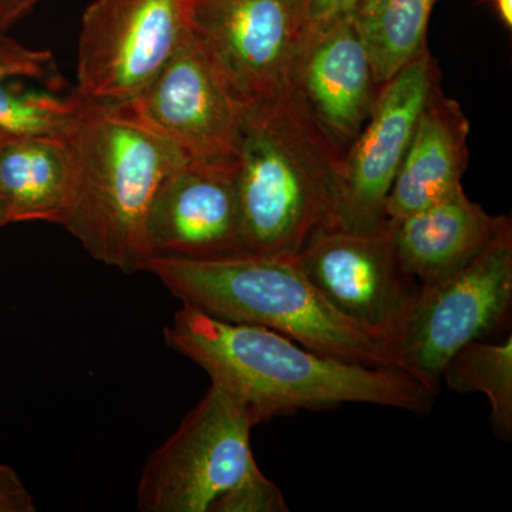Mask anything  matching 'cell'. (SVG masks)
I'll return each mask as SVG.
<instances>
[{"mask_svg":"<svg viewBox=\"0 0 512 512\" xmlns=\"http://www.w3.org/2000/svg\"><path fill=\"white\" fill-rule=\"evenodd\" d=\"M165 345L238 396L256 423L301 410L376 404L429 414L431 393L399 367H375L320 355L262 326L228 322L183 305L164 328Z\"/></svg>","mask_w":512,"mask_h":512,"instance_id":"6da1fadb","label":"cell"},{"mask_svg":"<svg viewBox=\"0 0 512 512\" xmlns=\"http://www.w3.org/2000/svg\"><path fill=\"white\" fill-rule=\"evenodd\" d=\"M143 271L156 276L183 305L214 318L275 330L320 355L404 370L393 343L336 311L296 254L150 256Z\"/></svg>","mask_w":512,"mask_h":512,"instance_id":"7a4b0ae2","label":"cell"},{"mask_svg":"<svg viewBox=\"0 0 512 512\" xmlns=\"http://www.w3.org/2000/svg\"><path fill=\"white\" fill-rule=\"evenodd\" d=\"M343 154L298 89L248 107L238 153L242 238L251 254H298L330 227Z\"/></svg>","mask_w":512,"mask_h":512,"instance_id":"3957f363","label":"cell"},{"mask_svg":"<svg viewBox=\"0 0 512 512\" xmlns=\"http://www.w3.org/2000/svg\"><path fill=\"white\" fill-rule=\"evenodd\" d=\"M66 141L72 184L59 225L96 261L124 274L143 271L148 208L187 158L127 104L86 101Z\"/></svg>","mask_w":512,"mask_h":512,"instance_id":"277c9868","label":"cell"},{"mask_svg":"<svg viewBox=\"0 0 512 512\" xmlns=\"http://www.w3.org/2000/svg\"><path fill=\"white\" fill-rule=\"evenodd\" d=\"M247 404L210 384L178 429L148 457L137 485L144 512H288L256 464Z\"/></svg>","mask_w":512,"mask_h":512,"instance_id":"5b68a950","label":"cell"},{"mask_svg":"<svg viewBox=\"0 0 512 512\" xmlns=\"http://www.w3.org/2000/svg\"><path fill=\"white\" fill-rule=\"evenodd\" d=\"M512 222L463 269L434 284L420 285L399 353L404 370L439 394L441 370L474 340L510 325Z\"/></svg>","mask_w":512,"mask_h":512,"instance_id":"8992f818","label":"cell"},{"mask_svg":"<svg viewBox=\"0 0 512 512\" xmlns=\"http://www.w3.org/2000/svg\"><path fill=\"white\" fill-rule=\"evenodd\" d=\"M192 0H94L83 13L74 93L87 103L136 99L191 30Z\"/></svg>","mask_w":512,"mask_h":512,"instance_id":"52a82bcc","label":"cell"},{"mask_svg":"<svg viewBox=\"0 0 512 512\" xmlns=\"http://www.w3.org/2000/svg\"><path fill=\"white\" fill-rule=\"evenodd\" d=\"M296 258L336 311L399 352L420 284L397 256L389 221L369 229L320 228Z\"/></svg>","mask_w":512,"mask_h":512,"instance_id":"ba28073f","label":"cell"},{"mask_svg":"<svg viewBox=\"0 0 512 512\" xmlns=\"http://www.w3.org/2000/svg\"><path fill=\"white\" fill-rule=\"evenodd\" d=\"M191 28L247 107L295 89L301 0H192Z\"/></svg>","mask_w":512,"mask_h":512,"instance_id":"9c48e42d","label":"cell"},{"mask_svg":"<svg viewBox=\"0 0 512 512\" xmlns=\"http://www.w3.org/2000/svg\"><path fill=\"white\" fill-rule=\"evenodd\" d=\"M441 84L429 47L380 87L375 109L343 154L335 220L330 227L369 229L386 221V201L417 121Z\"/></svg>","mask_w":512,"mask_h":512,"instance_id":"30bf717a","label":"cell"},{"mask_svg":"<svg viewBox=\"0 0 512 512\" xmlns=\"http://www.w3.org/2000/svg\"><path fill=\"white\" fill-rule=\"evenodd\" d=\"M124 104L187 160L238 157L248 107L192 28L150 86Z\"/></svg>","mask_w":512,"mask_h":512,"instance_id":"8fae6325","label":"cell"},{"mask_svg":"<svg viewBox=\"0 0 512 512\" xmlns=\"http://www.w3.org/2000/svg\"><path fill=\"white\" fill-rule=\"evenodd\" d=\"M146 244L150 256L210 259L247 254L238 157L187 160L174 168L148 208Z\"/></svg>","mask_w":512,"mask_h":512,"instance_id":"7c38bea8","label":"cell"},{"mask_svg":"<svg viewBox=\"0 0 512 512\" xmlns=\"http://www.w3.org/2000/svg\"><path fill=\"white\" fill-rule=\"evenodd\" d=\"M380 87L352 19H340L303 43L295 89L342 150L366 126Z\"/></svg>","mask_w":512,"mask_h":512,"instance_id":"4fadbf2b","label":"cell"},{"mask_svg":"<svg viewBox=\"0 0 512 512\" xmlns=\"http://www.w3.org/2000/svg\"><path fill=\"white\" fill-rule=\"evenodd\" d=\"M470 123L458 101L437 86L421 111L412 143L386 201V220L413 214L463 188Z\"/></svg>","mask_w":512,"mask_h":512,"instance_id":"5bb4252c","label":"cell"},{"mask_svg":"<svg viewBox=\"0 0 512 512\" xmlns=\"http://www.w3.org/2000/svg\"><path fill=\"white\" fill-rule=\"evenodd\" d=\"M508 217L488 214L460 188L424 210L387 221L403 268L420 285H429L470 264Z\"/></svg>","mask_w":512,"mask_h":512,"instance_id":"9a60e30c","label":"cell"},{"mask_svg":"<svg viewBox=\"0 0 512 512\" xmlns=\"http://www.w3.org/2000/svg\"><path fill=\"white\" fill-rule=\"evenodd\" d=\"M72 184L66 138L9 136L0 144V198L12 222L60 224Z\"/></svg>","mask_w":512,"mask_h":512,"instance_id":"2e32d148","label":"cell"},{"mask_svg":"<svg viewBox=\"0 0 512 512\" xmlns=\"http://www.w3.org/2000/svg\"><path fill=\"white\" fill-rule=\"evenodd\" d=\"M53 57L8 39L0 50V130L16 137L66 138L86 106L82 97L20 90L8 82L16 77L49 79Z\"/></svg>","mask_w":512,"mask_h":512,"instance_id":"e0dca14e","label":"cell"},{"mask_svg":"<svg viewBox=\"0 0 512 512\" xmlns=\"http://www.w3.org/2000/svg\"><path fill=\"white\" fill-rule=\"evenodd\" d=\"M439 0H362L353 25L365 43L377 82L383 84L429 47L427 32Z\"/></svg>","mask_w":512,"mask_h":512,"instance_id":"ac0fdd59","label":"cell"},{"mask_svg":"<svg viewBox=\"0 0 512 512\" xmlns=\"http://www.w3.org/2000/svg\"><path fill=\"white\" fill-rule=\"evenodd\" d=\"M440 380L460 394L483 393L497 439H512V338L500 343L474 340L457 350L441 370Z\"/></svg>","mask_w":512,"mask_h":512,"instance_id":"d6986e66","label":"cell"},{"mask_svg":"<svg viewBox=\"0 0 512 512\" xmlns=\"http://www.w3.org/2000/svg\"><path fill=\"white\" fill-rule=\"evenodd\" d=\"M362 0H301L302 47L306 40L333 25L350 18Z\"/></svg>","mask_w":512,"mask_h":512,"instance_id":"ffe728a7","label":"cell"},{"mask_svg":"<svg viewBox=\"0 0 512 512\" xmlns=\"http://www.w3.org/2000/svg\"><path fill=\"white\" fill-rule=\"evenodd\" d=\"M32 494L8 464L0 463V512H35Z\"/></svg>","mask_w":512,"mask_h":512,"instance_id":"44dd1931","label":"cell"},{"mask_svg":"<svg viewBox=\"0 0 512 512\" xmlns=\"http://www.w3.org/2000/svg\"><path fill=\"white\" fill-rule=\"evenodd\" d=\"M36 3L37 0H0V33L25 18Z\"/></svg>","mask_w":512,"mask_h":512,"instance_id":"7402d4cb","label":"cell"},{"mask_svg":"<svg viewBox=\"0 0 512 512\" xmlns=\"http://www.w3.org/2000/svg\"><path fill=\"white\" fill-rule=\"evenodd\" d=\"M491 6L498 20L503 23L505 29H512V0H484Z\"/></svg>","mask_w":512,"mask_h":512,"instance_id":"603a6c76","label":"cell"},{"mask_svg":"<svg viewBox=\"0 0 512 512\" xmlns=\"http://www.w3.org/2000/svg\"><path fill=\"white\" fill-rule=\"evenodd\" d=\"M12 222V215H10L8 204L3 198H0V228Z\"/></svg>","mask_w":512,"mask_h":512,"instance_id":"cb8c5ba5","label":"cell"},{"mask_svg":"<svg viewBox=\"0 0 512 512\" xmlns=\"http://www.w3.org/2000/svg\"><path fill=\"white\" fill-rule=\"evenodd\" d=\"M6 42H8V37L5 36V33H0V50L5 47Z\"/></svg>","mask_w":512,"mask_h":512,"instance_id":"d4e9b609","label":"cell"},{"mask_svg":"<svg viewBox=\"0 0 512 512\" xmlns=\"http://www.w3.org/2000/svg\"><path fill=\"white\" fill-rule=\"evenodd\" d=\"M9 136H10V134L5 133V131L0 130V144H2L3 141H5L6 138H8Z\"/></svg>","mask_w":512,"mask_h":512,"instance_id":"484cf974","label":"cell"}]
</instances>
